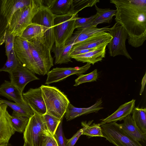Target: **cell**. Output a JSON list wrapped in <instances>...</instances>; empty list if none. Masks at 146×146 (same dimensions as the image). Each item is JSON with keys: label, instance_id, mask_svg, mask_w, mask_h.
<instances>
[{"label": "cell", "instance_id": "603a6c76", "mask_svg": "<svg viewBox=\"0 0 146 146\" xmlns=\"http://www.w3.org/2000/svg\"><path fill=\"white\" fill-rule=\"evenodd\" d=\"M72 0H44L45 5L54 15L67 14L70 11Z\"/></svg>", "mask_w": 146, "mask_h": 146}, {"label": "cell", "instance_id": "83f0119b", "mask_svg": "<svg viewBox=\"0 0 146 146\" xmlns=\"http://www.w3.org/2000/svg\"><path fill=\"white\" fill-rule=\"evenodd\" d=\"M44 30L42 26L32 23L25 30L21 36L28 41L44 36Z\"/></svg>", "mask_w": 146, "mask_h": 146}, {"label": "cell", "instance_id": "836d02e7", "mask_svg": "<svg viewBox=\"0 0 146 146\" xmlns=\"http://www.w3.org/2000/svg\"><path fill=\"white\" fill-rule=\"evenodd\" d=\"M93 121V120H92L87 122L86 121L82 122L81 124L83 128L79 130L71 138L66 139V146H74L80 136L83 134L88 127L91 125Z\"/></svg>", "mask_w": 146, "mask_h": 146}, {"label": "cell", "instance_id": "6da1fadb", "mask_svg": "<svg viewBox=\"0 0 146 146\" xmlns=\"http://www.w3.org/2000/svg\"><path fill=\"white\" fill-rule=\"evenodd\" d=\"M116 8L115 20L127 33L131 46H141L146 39V0H111Z\"/></svg>", "mask_w": 146, "mask_h": 146}, {"label": "cell", "instance_id": "d6a6232c", "mask_svg": "<svg viewBox=\"0 0 146 146\" xmlns=\"http://www.w3.org/2000/svg\"><path fill=\"white\" fill-rule=\"evenodd\" d=\"M98 78V74L96 69L90 73L86 74H82L75 80L74 86H77L82 83L87 82L96 81Z\"/></svg>", "mask_w": 146, "mask_h": 146}, {"label": "cell", "instance_id": "30bf717a", "mask_svg": "<svg viewBox=\"0 0 146 146\" xmlns=\"http://www.w3.org/2000/svg\"><path fill=\"white\" fill-rule=\"evenodd\" d=\"M13 48L17 57L21 63L33 73L38 74L36 66L27 41L21 36H16Z\"/></svg>", "mask_w": 146, "mask_h": 146}, {"label": "cell", "instance_id": "4fadbf2b", "mask_svg": "<svg viewBox=\"0 0 146 146\" xmlns=\"http://www.w3.org/2000/svg\"><path fill=\"white\" fill-rule=\"evenodd\" d=\"M22 96L25 103L33 110L42 115L46 113V108L40 87L29 89L27 92L23 93Z\"/></svg>", "mask_w": 146, "mask_h": 146}, {"label": "cell", "instance_id": "d590c367", "mask_svg": "<svg viewBox=\"0 0 146 146\" xmlns=\"http://www.w3.org/2000/svg\"><path fill=\"white\" fill-rule=\"evenodd\" d=\"M1 0H0V46L5 42L8 23L7 20L1 12Z\"/></svg>", "mask_w": 146, "mask_h": 146}, {"label": "cell", "instance_id": "7c38bea8", "mask_svg": "<svg viewBox=\"0 0 146 146\" xmlns=\"http://www.w3.org/2000/svg\"><path fill=\"white\" fill-rule=\"evenodd\" d=\"M90 66V64L87 63L85 65L80 67L53 68L47 74L45 84L49 85L61 81L72 75L77 74L80 76L86 72Z\"/></svg>", "mask_w": 146, "mask_h": 146}, {"label": "cell", "instance_id": "8d00e7d4", "mask_svg": "<svg viewBox=\"0 0 146 146\" xmlns=\"http://www.w3.org/2000/svg\"><path fill=\"white\" fill-rule=\"evenodd\" d=\"M63 117L62 118L53 136L56 140L58 146H66V139L65 137L62 128Z\"/></svg>", "mask_w": 146, "mask_h": 146}, {"label": "cell", "instance_id": "7402d4cb", "mask_svg": "<svg viewBox=\"0 0 146 146\" xmlns=\"http://www.w3.org/2000/svg\"><path fill=\"white\" fill-rule=\"evenodd\" d=\"M0 94L10 100L14 101L15 103L26 104L23 99L22 94L10 81L5 80L0 86Z\"/></svg>", "mask_w": 146, "mask_h": 146}, {"label": "cell", "instance_id": "52a82bcc", "mask_svg": "<svg viewBox=\"0 0 146 146\" xmlns=\"http://www.w3.org/2000/svg\"><path fill=\"white\" fill-rule=\"evenodd\" d=\"M104 137L116 146H143L126 134L115 122L101 125Z\"/></svg>", "mask_w": 146, "mask_h": 146}, {"label": "cell", "instance_id": "484cf974", "mask_svg": "<svg viewBox=\"0 0 146 146\" xmlns=\"http://www.w3.org/2000/svg\"><path fill=\"white\" fill-rule=\"evenodd\" d=\"M97 12L95 14V17L92 25L96 27L97 25L102 23H110L112 21V18L115 16L116 10L111 9L110 8L102 9L95 5Z\"/></svg>", "mask_w": 146, "mask_h": 146}, {"label": "cell", "instance_id": "8992f818", "mask_svg": "<svg viewBox=\"0 0 146 146\" xmlns=\"http://www.w3.org/2000/svg\"><path fill=\"white\" fill-rule=\"evenodd\" d=\"M33 114L29 118L23 132L25 142L29 146H40L43 136L50 133L45 125L42 115L33 110Z\"/></svg>", "mask_w": 146, "mask_h": 146}, {"label": "cell", "instance_id": "1f68e13d", "mask_svg": "<svg viewBox=\"0 0 146 146\" xmlns=\"http://www.w3.org/2000/svg\"><path fill=\"white\" fill-rule=\"evenodd\" d=\"M19 61L13 48L7 57V60L4 66L0 68V72L4 71L10 73L16 68Z\"/></svg>", "mask_w": 146, "mask_h": 146}, {"label": "cell", "instance_id": "60d3db41", "mask_svg": "<svg viewBox=\"0 0 146 146\" xmlns=\"http://www.w3.org/2000/svg\"><path fill=\"white\" fill-rule=\"evenodd\" d=\"M146 74L145 73V74L142 79V82H141V89L140 90V92L139 94L140 95H141L142 94L144 91V87L145 86V85L146 83Z\"/></svg>", "mask_w": 146, "mask_h": 146}, {"label": "cell", "instance_id": "e575fe53", "mask_svg": "<svg viewBox=\"0 0 146 146\" xmlns=\"http://www.w3.org/2000/svg\"><path fill=\"white\" fill-rule=\"evenodd\" d=\"M90 137H104L100 126L98 124L93 123L87 128L83 133Z\"/></svg>", "mask_w": 146, "mask_h": 146}, {"label": "cell", "instance_id": "f35d334b", "mask_svg": "<svg viewBox=\"0 0 146 146\" xmlns=\"http://www.w3.org/2000/svg\"><path fill=\"white\" fill-rule=\"evenodd\" d=\"M15 37L7 30L5 38V54L7 57L11 51L13 49Z\"/></svg>", "mask_w": 146, "mask_h": 146}, {"label": "cell", "instance_id": "9c48e42d", "mask_svg": "<svg viewBox=\"0 0 146 146\" xmlns=\"http://www.w3.org/2000/svg\"><path fill=\"white\" fill-rule=\"evenodd\" d=\"M54 17L55 15L43 4L32 20V23L43 26L44 30L43 37L51 50L54 43L53 28Z\"/></svg>", "mask_w": 146, "mask_h": 146}, {"label": "cell", "instance_id": "44dd1931", "mask_svg": "<svg viewBox=\"0 0 146 146\" xmlns=\"http://www.w3.org/2000/svg\"><path fill=\"white\" fill-rule=\"evenodd\" d=\"M108 45L105 44L98 47L88 52L70 57L76 61L82 62H86L94 65L101 61L105 57L106 48Z\"/></svg>", "mask_w": 146, "mask_h": 146}, {"label": "cell", "instance_id": "ffe728a7", "mask_svg": "<svg viewBox=\"0 0 146 146\" xmlns=\"http://www.w3.org/2000/svg\"><path fill=\"white\" fill-rule=\"evenodd\" d=\"M135 100L132 99L131 101L122 105L113 113L107 117L101 120L98 124L100 126L109 123L120 121L123 120L127 116L130 114L135 107Z\"/></svg>", "mask_w": 146, "mask_h": 146}, {"label": "cell", "instance_id": "5bb4252c", "mask_svg": "<svg viewBox=\"0 0 146 146\" xmlns=\"http://www.w3.org/2000/svg\"><path fill=\"white\" fill-rule=\"evenodd\" d=\"M7 107L5 104L0 105V145L8 143L15 132L11 122V115L7 110Z\"/></svg>", "mask_w": 146, "mask_h": 146}, {"label": "cell", "instance_id": "5b68a950", "mask_svg": "<svg viewBox=\"0 0 146 146\" xmlns=\"http://www.w3.org/2000/svg\"><path fill=\"white\" fill-rule=\"evenodd\" d=\"M78 14L69 13L64 15H55L53 28L56 47L60 48L64 46L72 35L75 29L76 20L78 17Z\"/></svg>", "mask_w": 146, "mask_h": 146}, {"label": "cell", "instance_id": "d6986e66", "mask_svg": "<svg viewBox=\"0 0 146 146\" xmlns=\"http://www.w3.org/2000/svg\"><path fill=\"white\" fill-rule=\"evenodd\" d=\"M31 0H1V12L7 20L8 25L11 17L19 9L28 5Z\"/></svg>", "mask_w": 146, "mask_h": 146}, {"label": "cell", "instance_id": "cb8c5ba5", "mask_svg": "<svg viewBox=\"0 0 146 146\" xmlns=\"http://www.w3.org/2000/svg\"><path fill=\"white\" fill-rule=\"evenodd\" d=\"M74 44L65 45L58 48L53 46L51 50L54 54L55 64L67 63L72 62L70 56V53Z\"/></svg>", "mask_w": 146, "mask_h": 146}, {"label": "cell", "instance_id": "e0dca14e", "mask_svg": "<svg viewBox=\"0 0 146 146\" xmlns=\"http://www.w3.org/2000/svg\"><path fill=\"white\" fill-rule=\"evenodd\" d=\"M102 101L101 99L97 100L91 106L86 108H78L74 107L70 103L68 104L65 113L67 121L71 120L82 115L97 112L102 109Z\"/></svg>", "mask_w": 146, "mask_h": 146}, {"label": "cell", "instance_id": "8fae6325", "mask_svg": "<svg viewBox=\"0 0 146 146\" xmlns=\"http://www.w3.org/2000/svg\"><path fill=\"white\" fill-rule=\"evenodd\" d=\"M9 74L11 82L22 94L28 83L39 79L34 73L24 66L19 60L16 68Z\"/></svg>", "mask_w": 146, "mask_h": 146}, {"label": "cell", "instance_id": "7bdbcfd3", "mask_svg": "<svg viewBox=\"0 0 146 146\" xmlns=\"http://www.w3.org/2000/svg\"><path fill=\"white\" fill-rule=\"evenodd\" d=\"M23 146H29L28 144L26 143L25 142L24 145Z\"/></svg>", "mask_w": 146, "mask_h": 146}, {"label": "cell", "instance_id": "9a60e30c", "mask_svg": "<svg viewBox=\"0 0 146 146\" xmlns=\"http://www.w3.org/2000/svg\"><path fill=\"white\" fill-rule=\"evenodd\" d=\"M112 38L109 33H97L85 40L74 45L71 50L92 49L105 44L108 45Z\"/></svg>", "mask_w": 146, "mask_h": 146}, {"label": "cell", "instance_id": "b9f144b4", "mask_svg": "<svg viewBox=\"0 0 146 146\" xmlns=\"http://www.w3.org/2000/svg\"><path fill=\"white\" fill-rule=\"evenodd\" d=\"M0 146H13L11 145L10 144L8 143V144H5L0 145Z\"/></svg>", "mask_w": 146, "mask_h": 146}, {"label": "cell", "instance_id": "ac0fdd59", "mask_svg": "<svg viewBox=\"0 0 146 146\" xmlns=\"http://www.w3.org/2000/svg\"><path fill=\"white\" fill-rule=\"evenodd\" d=\"M123 122L119 124L121 128L127 135L134 140L145 142L146 133H143L138 128L134 122L132 116L129 114L123 119Z\"/></svg>", "mask_w": 146, "mask_h": 146}, {"label": "cell", "instance_id": "4316f807", "mask_svg": "<svg viewBox=\"0 0 146 146\" xmlns=\"http://www.w3.org/2000/svg\"><path fill=\"white\" fill-rule=\"evenodd\" d=\"M132 119L136 125L143 133H146V109L134 107L132 111Z\"/></svg>", "mask_w": 146, "mask_h": 146}, {"label": "cell", "instance_id": "2e32d148", "mask_svg": "<svg viewBox=\"0 0 146 146\" xmlns=\"http://www.w3.org/2000/svg\"><path fill=\"white\" fill-rule=\"evenodd\" d=\"M109 27V26H107L100 28L93 27L77 28V30L67 40L65 45H74L85 40L97 33L109 32L110 28Z\"/></svg>", "mask_w": 146, "mask_h": 146}, {"label": "cell", "instance_id": "4dcf8cb0", "mask_svg": "<svg viewBox=\"0 0 146 146\" xmlns=\"http://www.w3.org/2000/svg\"><path fill=\"white\" fill-rule=\"evenodd\" d=\"M42 117L48 130L53 135L62 118L60 119L46 113Z\"/></svg>", "mask_w": 146, "mask_h": 146}, {"label": "cell", "instance_id": "7a4b0ae2", "mask_svg": "<svg viewBox=\"0 0 146 146\" xmlns=\"http://www.w3.org/2000/svg\"><path fill=\"white\" fill-rule=\"evenodd\" d=\"M43 2V0H31L28 5L17 11L13 15L7 30L15 37L21 36L25 30L32 23L33 19Z\"/></svg>", "mask_w": 146, "mask_h": 146}, {"label": "cell", "instance_id": "74e56055", "mask_svg": "<svg viewBox=\"0 0 146 146\" xmlns=\"http://www.w3.org/2000/svg\"><path fill=\"white\" fill-rule=\"evenodd\" d=\"M94 17L95 15L88 18L78 17L76 20L75 28L94 27L93 26L92 24Z\"/></svg>", "mask_w": 146, "mask_h": 146}, {"label": "cell", "instance_id": "3957f363", "mask_svg": "<svg viewBox=\"0 0 146 146\" xmlns=\"http://www.w3.org/2000/svg\"><path fill=\"white\" fill-rule=\"evenodd\" d=\"M40 87L46 108V113L60 119L64 117L70 103L66 96L54 86L42 85Z\"/></svg>", "mask_w": 146, "mask_h": 146}, {"label": "cell", "instance_id": "f546056e", "mask_svg": "<svg viewBox=\"0 0 146 146\" xmlns=\"http://www.w3.org/2000/svg\"><path fill=\"white\" fill-rule=\"evenodd\" d=\"M29 118L21 116L11 115L10 120L15 132L23 133L28 125Z\"/></svg>", "mask_w": 146, "mask_h": 146}, {"label": "cell", "instance_id": "ab89813d", "mask_svg": "<svg viewBox=\"0 0 146 146\" xmlns=\"http://www.w3.org/2000/svg\"><path fill=\"white\" fill-rule=\"evenodd\" d=\"M40 146H58L53 135L50 133L43 136Z\"/></svg>", "mask_w": 146, "mask_h": 146}, {"label": "cell", "instance_id": "d4e9b609", "mask_svg": "<svg viewBox=\"0 0 146 146\" xmlns=\"http://www.w3.org/2000/svg\"><path fill=\"white\" fill-rule=\"evenodd\" d=\"M2 104H6L13 110L12 114L13 115L30 118L33 114V110L27 104H17L0 99V105Z\"/></svg>", "mask_w": 146, "mask_h": 146}, {"label": "cell", "instance_id": "f1b7e54d", "mask_svg": "<svg viewBox=\"0 0 146 146\" xmlns=\"http://www.w3.org/2000/svg\"><path fill=\"white\" fill-rule=\"evenodd\" d=\"M99 2V0H72L69 13H78L84 8L92 7Z\"/></svg>", "mask_w": 146, "mask_h": 146}, {"label": "cell", "instance_id": "277c9868", "mask_svg": "<svg viewBox=\"0 0 146 146\" xmlns=\"http://www.w3.org/2000/svg\"><path fill=\"white\" fill-rule=\"evenodd\" d=\"M29 48L36 64L38 74H47L53 66V59L50 49L43 36L27 41Z\"/></svg>", "mask_w": 146, "mask_h": 146}, {"label": "cell", "instance_id": "ba28073f", "mask_svg": "<svg viewBox=\"0 0 146 146\" xmlns=\"http://www.w3.org/2000/svg\"><path fill=\"white\" fill-rule=\"evenodd\" d=\"M109 32L112 37L107 45L110 56L115 57L122 55L129 59L132 60L126 48L125 42L127 35L123 28L116 22L112 27L110 28Z\"/></svg>", "mask_w": 146, "mask_h": 146}]
</instances>
